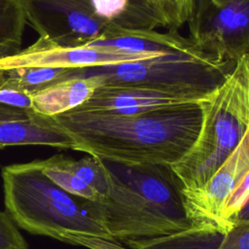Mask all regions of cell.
<instances>
[{
  "label": "cell",
  "instance_id": "obj_23",
  "mask_svg": "<svg viewBox=\"0 0 249 249\" xmlns=\"http://www.w3.org/2000/svg\"><path fill=\"white\" fill-rule=\"evenodd\" d=\"M236 220H249V198L241 208V210L238 212L235 221Z\"/></svg>",
  "mask_w": 249,
  "mask_h": 249
},
{
  "label": "cell",
  "instance_id": "obj_8",
  "mask_svg": "<svg viewBox=\"0 0 249 249\" xmlns=\"http://www.w3.org/2000/svg\"><path fill=\"white\" fill-rule=\"evenodd\" d=\"M161 54V53H160ZM160 54H140L106 50L90 46L67 47L39 37L31 46L0 61V68L18 66H49L57 68H87L123 63Z\"/></svg>",
  "mask_w": 249,
  "mask_h": 249
},
{
  "label": "cell",
  "instance_id": "obj_19",
  "mask_svg": "<svg viewBox=\"0 0 249 249\" xmlns=\"http://www.w3.org/2000/svg\"><path fill=\"white\" fill-rule=\"evenodd\" d=\"M195 0H152L164 26L178 29L186 23L192 14Z\"/></svg>",
  "mask_w": 249,
  "mask_h": 249
},
{
  "label": "cell",
  "instance_id": "obj_13",
  "mask_svg": "<svg viewBox=\"0 0 249 249\" xmlns=\"http://www.w3.org/2000/svg\"><path fill=\"white\" fill-rule=\"evenodd\" d=\"M189 102L198 101L161 90L101 85L84 104L76 109L129 116Z\"/></svg>",
  "mask_w": 249,
  "mask_h": 249
},
{
  "label": "cell",
  "instance_id": "obj_18",
  "mask_svg": "<svg viewBox=\"0 0 249 249\" xmlns=\"http://www.w3.org/2000/svg\"><path fill=\"white\" fill-rule=\"evenodd\" d=\"M72 159L55 155L44 160H38L43 173L66 192L89 200H99L100 196L85 183L75 172Z\"/></svg>",
  "mask_w": 249,
  "mask_h": 249
},
{
  "label": "cell",
  "instance_id": "obj_5",
  "mask_svg": "<svg viewBox=\"0 0 249 249\" xmlns=\"http://www.w3.org/2000/svg\"><path fill=\"white\" fill-rule=\"evenodd\" d=\"M234 65V61L220 60L201 50H195L81 68V76H95L102 85L161 90L199 101L224 82Z\"/></svg>",
  "mask_w": 249,
  "mask_h": 249
},
{
  "label": "cell",
  "instance_id": "obj_4",
  "mask_svg": "<svg viewBox=\"0 0 249 249\" xmlns=\"http://www.w3.org/2000/svg\"><path fill=\"white\" fill-rule=\"evenodd\" d=\"M27 22L57 45L84 46L108 26L155 29L163 21L148 0H22Z\"/></svg>",
  "mask_w": 249,
  "mask_h": 249
},
{
  "label": "cell",
  "instance_id": "obj_24",
  "mask_svg": "<svg viewBox=\"0 0 249 249\" xmlns=\"http://www.w3.org/2000/svg\"><path fill=\"white\" fill-rule=\"evenodd\" d=\"M216 5H221V4H224V3H227V2H230V1H233V0H212Z\"/></svg>",
  "mask_w": 249,
  "mask_h": 249
},
{
  "label": "cell",
  "instance_id": "obj_6",
  "mask_svg": "<svg viewBox=\"0 0 249 249\" xmlns=\"http://www.w3.org/2000/svg\"><path fill=\"white\" fill-rule=\"evenodd\" d=\"M106 169L108 184L105 196L97 201L81 197V202L89 216L116 240L150 239L188 229L157 208L107 166Z\"/></svg>",
  "mask_w": 249,
  "mask_h": 249
},
{
  "label": "cell",
  "instance_id": "obj_1",
  "mask_svg": "<svg viewBox=\"0 0 249 249\" xmlns=\"http://www.w3.org/2000/svg\"><path fill=\"white\" fill-rule=\"evenodd\" d=\"M198 102L129 116L75 108L53 118L80 152L124 164L171 165L198 135L202 121Z\"/></svg>",
  "mask_w": 249,
  "mask_h": 249
},
{
  "label": "cell",
  "instance_id": "obj_21",
  "mask_svg": "<svg viewBox=\"0 0 249 249\" xmlns=\"http://www.w3.org/2000/svg\"><path fill=\"white\" fill-rule=\"evenodd\" d=\"M0 249H29L15 221L6 211H0Z\"/></svg>",
  "mask_w": 249,
  "mask_h": 249
},
{
  "label": "cell",
  "instance_id": "obj_15",
  "mask_svg": "<svg viewBox=\"0 0 249 249\" xmlns=\"http://www.w3.org/2000/svg\"><path fill=\"white\" fill-rule=\"evenodd\" d=\"M102 85L95 76H78L59 81L32 95V109L53 117L84 104Z\"/></svg>",
  "mask_w": 249,
  "mask_h": 249
},
{
  "label": "cell",
  "instance_id": "obj_25",
  "mask_svg": "<svg viewBox=\"0 0 249 249\" xmlns=\"http://www.w3.org/2000/svg\"><path fill=\"white\" fill-rule=\"evenodd\" d=\"M148 1H149V2L152 4V0H148ZM152 5H153V4H152ZM153 6H154V5H153ZM154 8H155V7H154Z\"/></svg>",
  "mask_w": 249,
  "mask_h": 249
},
{
  "label": "cell",
  "instance_id": "obj_20",
  "mask_svg": "<svg viewBox=\"0 0 249 249\" xmlns=\"http://www.w3.org/2000/svg\"><path fill=\"white\" fill-rule=\"evenodd\" d=\"M249 198V171L237 185V187L231 194L227 199L220 217V222L218 226L220 227H231L238 212L241 210L245 202Z\"/></svg>",
  "mask_w": 249,
  "mask_h": 249
},
{
  "label": "cell",
  "instance_id": "obj_12",
  "mask_svg": "<svg viewBox=\"0 0 249 249\" xmlns=\"http://www.w3.org/2000/svg\"><path fill=\"white\" fill-rule=\"evenodd\" d=\"M42 145L78 151L75 140L53 118L33 109L0 103V149L9 146Z\"/></svg>",
  "mask_w": 249,
  "mask_h": 249
},
{
  "label": "cell",
  "instance_id": "obj_7",
  "mask_svg": "<svg viewBox=\"0 0 249 249\" xmlns=\"http://www.w3.org/2000/svg\"><path fill=\"white\" fill-rule=\"evenodd\" d=\"M187 22L193 43L218 59L236 62L249 54V0H195Z\"/></svg>",
  "mask_w": 249,
  "mask_h": 249
},
{
  "label": "cell",
  "instance_id": "obj_14",
  "mask_svg": "<svg viewBox=\"0 0 249 249\" xmlns=\"http://www.w3.org/2000/svg\"><path fill=\"white\" fill-rule=\"evenodd\" d=\"M86 46L140 54L199 50L190 38L182 36L177 29L158 32L154 29L124 28L116 25L108 26Z\"/></svg>",
  "mask_w": 249,
  "mask_h": 249
},
{
  "label": "cell",
  "instance_id": "obj_2",
  "mask_svg": "<svg viewBox=\"0 0 249 249\" xmlns=\"http://www.w3.org/2000/svg\"><path fill=\"white\" fill-rule=\"evenodd\" d=\"M198 135L170 165L182 195L200 189L236 148L249 127V54L240 57L224 82L199 100Z\"/></svg>",
  "mask_w": 249,
  "mask_h": 249
},
{
  "label": "cell",
  "instance_id": "obj_11",
  "mask_svg": "<svg viewBox=\"0 0 249 249\" xmlns=\"http://www.w3.org/2000/svg\"><path fill=\"white\" fill-rule=\"evenodd\" d=\"M123 243L130 249H249V220H236L228 228L193 222L188 229L169 235Z\"/></svg>",
  "mask_w": 249,
  "mask_h": 249
},
{
  "label": "cell",
  "instance_id": "obj_22",
  "mask_svg": "<svg viewBox=\"0 0 249 249\" xmlns=\"http://www.w3.org/2000/svg\"><path fill=\"white\" fill-rule=\"evenodd\" d=\"M0 103L21 109H32V95L13 86L0 83Z\"/></svg>",
  "mask_w": 249,
  "mask_h": 249
},
{
  "label": "cell",
  "instance_id": "obj_17",
  "mask_svg": "<svg viewBox=\"0 0 249 249\" xmlns=\"http://www.w3.org/2000/svg\"><path fill=\"white\" fill-rule=\"evenodd\" d=\"M26 22L22 0H0V61L21 50Z\"/></svg>",
  "mask_w": 249,
  "mask_h": 249
},
{
  "label": "cell",
  "instance_id": "obj_16",
  "mask_svg": "<svg viewBox=\"0 0 249 249\" xmlns=\"http://www.w3.org/2000/svg\"><path fill=\"white\" fill-rule=\"evenodd\" d=\"M81 76V68L49 66H18L0 68V83H4L31 95L59 81Z\"/></svg>",
  "mask_w": 249,
  "mask_h": 249
},
{
  "label": "cell",
  "instance_id": "obj_9",
  "mask_svg": "<svg viewBox=\"0 0 249 249\" xmlns=\"http://www.w3.org/2000/svg\"><path fill=\"white\" fill-rule=\"evenodd\" d=\"M249 171V127L243 138L210 179L198 190L183 195L186 214L193 222H220L223 207Z\"/></svg>",
  "mask_w": 249,
  "mask_h": 249
},
{
  "label": "cell",
  "instance_id": "obj_10",
  "mask_svg": "<svg viewBox=\"0 0 249 249\" xmlns=\"http://www.w3.org/2000/svg\"><path fill=\"white\" fill-rule=\"evenodd\" d=\"M102 160L116 176L168 217L187 228L191 227L192 221L186 214L181 188L170 165L124 164Z\"/></svg>",
  "mask_w": 249,
  "mask_h": 249
},
{
  "label": "cell",
  "instance_id": "obj_3",
  "mask_svg": "<svg viewBox=\"0 0 249 249\" xmlns=\"http://www.w3.org/2000/svg\"><path fill=\"white\" fill-rule=\"evenodd\" d=\"M1 174L6 212L24 231L61 241L66 235L118 241L89 216L81 197L43 173L38 160L4 166Z\"/></svg>",
  "mask_w": 249,
  "mask_h": 249
}]
</instances>
